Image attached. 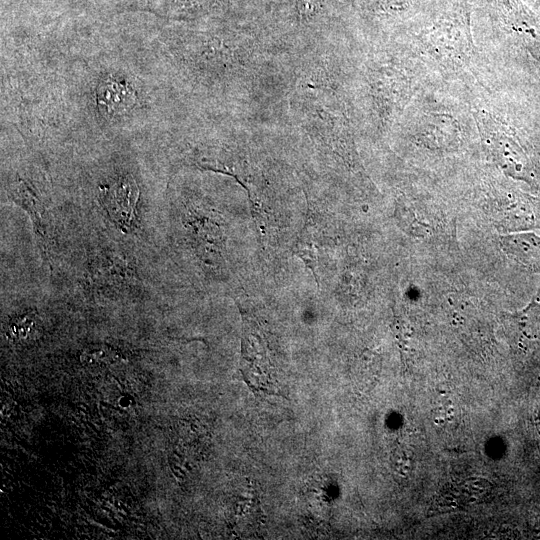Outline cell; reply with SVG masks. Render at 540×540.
<instances>
[{"mask_svg": "<svg viewBox=\"0 0 540 540\" xmlns=\"http://www.w3.org/2000/svg\"><path fill=\"white\" fill-rule=\"evenodd\" d=\"M470 109L484 145L501 169L512 178L540 186L537 162L516 125L477 99L471 102Z\"/></svg>", "mask_w": 540, "mask_h": 540, "instance_id": "3957f363", "label": "cell"}, {"mask_svg": "<svg viewBox=\"0 0 540 540\" xmlns=\"http://www.w3.org/2000/svg\"><path fill=\"white\" fill-rule=\"evenodd\" d=\"M39 321L33 314L21 315L9 324V335L17 341H28L36 337Z\"/></svg>", "mask_w": 540, "mask_h": 540, "instance_id": "9c48e42d", "label": "cell"}, {"mask_svg": "<svg viewBox=\"0 0 540 540\" xmlns=\"http://www.w3.org/2000/svg\"><path fill=\"white\" fill-rule=\"evenodd\" d=\"M320 0H300L298 4L299 13L302 16H309L316 12Z\"/></svg>", "mask_w": 540, "mask_h": 540, "instance_id": "8fae6325", "label": "cell"}, {"mask_svg": "<svg viewBox=\"0 0 540 540\" xmlns=\"http://www.w3.org/2000/svg\"><path fill=\"white\" fill-rule=\"evenodd\" d=\"M437 0H378V9L389 16L417 18L426 12Z\"/></svg>", "mask_w": 540, "mask_h": 540, "instance_id": "ba28073f", "label": "cell"}, {"mask_svg": "<svg viewBox=\"0 0 540 540\" xmlns=\"http://www.w3.org/2000/svg\"><path fill=\"white\" fill-rule=\"evenodd\" d=\"M116 359L117 353L106 345H91L83 351L81 356L83 364L90 367L109 366Z\"/></svg>", "mask_w": 540, "mask_h": 540, "instance_id": "30bf717a", "label": "cell"}, {"mask_svg": "<svg viewBox=\"0 0 540 540\" xmlns=\"http://www.w3.org/2000/svg\"><path fill=\"white\" fill-rule=\"evenodd\" d=\"M98 103L111 115L124 113L133 103L132 91L121 82L106 80L98 89Z\"/></svg>", "mask_w": 540, "mask_h": 540, "instance_id": "52a82bcc", "label": "cell"}, {"mask_svg": "<svg viewBox=\"0 0 540 540\" xmlns=\"http://www.w3.org/2000/svg\"><path fill=\"white\" fill-rule=\"evenodd\" d=\"M418 61L394 58L370 74V91L380 119L392 123L421 90Z\"/></svg>", "mask_w": 540, "mask_h": 540, "instance_id": "277c9868", "label": "cell"}, {"mask_svg": "<svg viewBox=\"0 0 540 540\" xmlns=\"http://www.w3.org/2000/svg\"><path fill=\"white\" fill-rule=\"evenodd\" d=\"M500 247L508 258L528 271L540 273V236L531 232L501 236Z\"/></svg>", "mask_w": 540, "mask_h": 540, "instance_id": "8992f818", "label": "cell"}, {"mask_svg": "<svg viewBox=\"0 0 540 540\" xmlns=\"http://www.w3.org/2000/svg\"><path fill=\"white\" fill-rule=\"evenodd\" d=\"M494 37L540 81V18L521 0H480Z\"/></svg>", "mask_w": 540, "mask_h": 540, "instance_id": "7a4b0ae2", "label": "cell"}, {"mask_svg": "<svg viewBox=\"0 0 540 540\" xmlns=\"http://www.w3.org/2000/svg\"><path fill=\"white\" fill-rule=\"evenodd\" d=\"M472 0H437L413 22V54L440 73L460 75L475 63Z\"/></svg>", "mask_w": 540, "mask_h": 540, "instance_id": "6da1fadb", "label": "cell"}, {"mask_svg": "<svg viewBox=\"0 0 540 540\" xmlns=\"http://www.w3.org/2000/svg\"><path fill=\"white\" fill-rule=\"evenodd\" d=\"M139 190L130 176L118 177L113 183L100 187V202L118 228L128 231L135 220Z\"/></svg>", "mask_w": 540, "mask_h": 540, "instance_id": "5b68a950", "label": "cell"}]
</instances>
